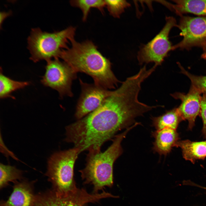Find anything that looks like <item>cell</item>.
Listing matches in <instances>:
<instances>
[{
    "instance_id": "obj_23",
    "label": "cell",
    "mask_w": 206,
    "mask_h": 206,
    "mask_svg": "<svg viewBox=\"0 0 206 206\" xmlns=\"http://www.w3.org/2000/svg\"><path fill=\"white\" fill-rule=\"evenodd\" d=\"M203 53L201 55V58L204 59L206 60V42L202 47Z\"/></svg>"
},
{
    "instance_id": "obj_4",
    "label": "cell",
    "mask_w": 206,
    "mask_h": 206,
    "mask_svg": "<svg viewBox=\"0 0 206 206\" xmlns=\"http://www.w3.org/2000/svg\"><path fill=\"white\" fill-rule=\"evenodd\" d=\"M76 31L72 26L51 33L43 31L39 28L32 29L27 39L30 59L37 62L60 58L62 50L68 48V43L74 39Z\"/></svg>"
},
{
    "instance_id": "obj_8",
    "label": "cell",
    "mask_w": 206,
    "mask_h": 206,
    "mask_svg": "<svg viewBox=\"0 0 206 206\" xmlns=\"http://www.w3.org/2000/svg\"><path fill=\"white\" fill-rule=\"evenodd\" d=\"M177 27L180 30L182 40L173 45V50L202 47L206 42V16L191 17L182 15Z\"/></svg>"
},
{
    "instance_id": "obj_7",
    "label": "cell",
    "mask_w": 206,
    "mask_h": 206,
    "mask_svg": "<svg viewBox=\"0 0 206 206\" xmlns=\"http://www.w3.org/2000/svg\"><path fill=\"white\" fill-rule=\"evenodd\" d=\"M47 62L41 83L45 86L56 90L62 98L65 96H73L72 84L76 78L77 73L67 63L60 61L59 58Z\"/></svg>"
},
{
    "instance_id": "obj_9",
    "label": "cell",
    "mask_w": 206,
    "mask_h": 206,
    "mask_svg": "<svg viewBox=\"0 0 206 206\" xmlns=\"http://www.w3.org/2000/svg\"><path fill=\"white\" fill-rule=\"evenodd\" d=\"M81 92L76 106L75 116L78 120L98 108L112 91L94 83L89 84L79 79Z\"/></svg>"
},
{
    "instance_id": "obj_24",
    "label": "cell",
    "mask_w": 206,
    "mask_h": 206,
    "mask_svg": "<svg viewBox=\"0 0 206 206\" xmlns=\"http://www.w3.org/2000/svg\"><path fill=\"white\" fill-rule=\"evenodd\" d=\"M203 188L204 189H206V187H203Z\"/></svg>"
},
{
    "instance_id": "obj_12",
    "label": "cell",
    "mask_w": 206,
    "mask_h": 206,
    "mask_svg": "<svg viewBox=\"0 0 206 206\" xmlns=\"http://www.w3.org/2000/svg\"><path fill=\"white\" fill-rule=\"evenodd\" d=\"M152 135L154 138L153 150L161 155H166L169 153L179 140L176 130L171 128L156 130L152 132Z\"/></svg>"
},
{
    "instance_id": "obj_10",
    "label": "cell",
    "mask_w": 206,
    "mask_h": 206,
    "mask_svg": "<svg viewBox=\"0 0 206 206\" xmlns=\"http://www.w3.org/2000/svg\"><path fill=\"white\" fill-rule=\"evenodd\" d=\"M201 93L191 85L187 94L176 92L172 94L174 98L180 100L181 103L177 108L183 120L188 122V128L191 130L195 126L197 117L199 115L201 109Z\"/></svg>"
},
{
    "instance_id": "obj_21",
    "label": "cell",
    "mask_w": 206,
    "mask_h": 206,
    "mask_svg": "<svg viewBox=\"0 0 206 206\" xmlns=\"http://www.w3.org/2000/svg\"><path fill=\"white\" fill-rule=\"evenodd\" d=\"M106 7L110 14L115 18H119L125 9L130 6L126 0H104Z\"/></svg>"
},
{
    "instance_id": "obj_2",
    "label": "cell",
    "mask_w": 206,
    "mask_h": 206,
    "mask_svg": "<svg viewBox=\"0 0 206 206\" xmlns=\"http://www.w3.org/2000/svg\"><path fill=\"white\" fill-rule=\"evenodd\" d=\"M71 46L62 51L60 58L76 72L84 73L90 76L94 83L106 89L115 88L119 81L111 69L110 60L104 57L91 41L81 42L75 39Z\"/></svg>"
},
{
    "instance_id": "obj_18",
    "label": "cell",
    "mask_w": 206,
    "mask_h": 206,
    "mask_svg": "<svg viewBox=\"0 0 206 206\" xmlns=\"http://www.w3.org/2000/svg\"><path fill=\"white\" fill-rule=\"evenodd\" d=\"M70 3L72 6L77 7L81 10L83 14L82 20L84 21L86 20L91 8H97L103 14L104 8L106 7L104 1L103 0H71Z\"/></svg>"
},
{
    "instance_id": "obj_16",
    "label": "cell",
    "mask_w": 206,
    "mask_h": 206,
    "mask_svg": "<svg viewBox=\"0 0 206 206\" xmlns=\"http://www.w3.org/2000/svg\"><path fill=\"white\" fill-rule=\"evenodd\" d=\"M152 124L157 130L166 128L176 130L179 124L183 121L177 108L167 111L162 115L152 117Z\"/></svg>"
},
{
    "instance_id": "obj_11",
    "label": "cell",
    "mask_w": 206,
    "mask_h": 206,
    "mask_svg": "<svg viewBox=\"0 0 206 206\" xmlns=\"http://www.w3.org/2000/svg\"><path fill=\"white\" fill-rule=\"evenodd\" d=\"M91 201L86 192L77 189L65 193L56 192L37 206H84Z\"/></svg>"
},
{
    "instance_id": "obj_3",
    "label": "cell",
    "mask_w": 206,
    "mask_h": 206,
    "mask_svg": "<svg viewBox=\"0 0 206 206\" xmlns=\"http://www.w3.org/2000/svg\"><path fill=\"white\" fill-rule=\"evenodd\" d=\"M133 128L132 126L130 127L115 135L111 145L104 151L89 152L86 166L80 172L85 183L93 185L94 193H98L105 186L112 185L114 164L122 152V141Z\"/></svg>"
},
{
    "instance_id": "obj_15",
    "label": "cell",
    "mask_w": 206,
    "mask_h": 206,
    "mask_svg": "<svg viewBox=\"0 0 206 206\" xmlns=\"http://www.w3.org/2000/svg\"><path fill=\"white\" fill-rule=\"evenodd\" d=\"M175 147L180 148L183 158L192 163L206 157V140L193 142L189 140H179Z\"/></svg>"
},
{
    "instance_id": "obj_19",
    "label": "cell",
    "mask_w": 206,
    "mask_h": 206,
    "mask_svg": "<svg viewBox=\"0 0 206 206\" xmlns=\"http://www.w3.org/2000/svg\"><path fill=\"white\" fill-rule=\"evenodd\" d=\"M0 188L2 189L10 182L20 179L22 177V172L16 167L1 163L0 165Z\"/></svg>"
},
{
    "instance_id": "obj_17",
    "label": "cell",
    "mask_w": 206,
    "mask_h": 206,
    "mask_svg": "<svg viewBox=\"0 0 206 206\" xmlns=\"http://www.w3.org/2000/svg\"><path fill=\"white\" fill-rule=\"evenodd\" d=\"M1 69L0 74V98L4 99L12 96L11 94L16 90L22 89L29 85V82L13 80L4 75Z\"/></svg>"
},
{
    "instance_id": "obj_13",
    "label": "cell",
    "mask_w": 206,
    "mask_h": 206,
    "mask_svg": "<svg viewBox=\"0 0 206 206\" xmlns=\"http://www.w3.org/2000/svg\"><path fill=\"white\" fill-rule=\"evenodd\" d=\"M35 196L30 183L23 181L16 183L8 199L1 206H31Z\"/></svg>"
},
{
    "instance_id": "obj_6",
    "label": "cell",
    "mask_w": 206,
    "mask_h": 206,
    "mask_svg": "<svg viewBox=\"0 0 206 206\" xmlns=\"http://www.w3.org/2000/svg\"><path fill=\"white\" fill-rule=\"evenodd\" d=\"M177 25L174 17H166L165 24L161 31L152 40L140 48L137 56L140 65L154 62L157 66L162 64L168 53L173 50V45L169 37L171 29L177 27Z\"/></svg>"
},
{
    "instance_id": "obj_20",
    "label": "cell",
    "mask_w": 206,
    "mask_h": 206,
    "mask_svg": "<svg viewBox=\"0 0 206 206\" xmlns=\"http://www.w3.org/2000/svg\"><path fill=\"white\" fill-rule=\"evenodd\" d=\"M178 64L181 72L190 80L191 86L197 90L201 94H206V75L199 76L193 75L186 70L179 63Z\"/></svg>"
},
{
    "instance_id": "obj_22",
    "label": "cell",
    "mask_w": 206,
    "mask_h": 206,
    "mask_svg": "<svg viewBox=\"0 0 206 206\" xmlns=\"http://www.w3.org/2000/svg\"><path fill=\"white\" fill-rule=\"evenodd\" d=\"M199 115L201 118L203 123L202 134L204 138L206 139V94H203L201 96Z\"/></svg>"
},
{
    "instance_id": "obj_5",
    "label": "cell",
    "mask_w": 206,
    "mask_h": 206,
    "mask_svg": "<svg viewBox=\"0 0 206 206\" xmlns=\"http://www.w3.org/2000/svg\"><path fill=\"white\" fill-rule=\"evenodd\" d=\"M79 150L74 147L53 154L49 159L46 175L54 190L66 193L76 188L74 180V169Z\"/></svg>"
},
{
    "instance_id": "obj_14",
    "label": "cell",
    "mask_w": 206,
    "mask_h": 206,
    "mask_svg": "<svg viewBox=\"0 0 206 206\" xmlns=\"http://www.w3.org/2000/svg\"><path fill=\"white\" fill-rule=\"evenodd\" d=\"M174 4L167 3L166 6L180 16L190 13L206 16V0H173Z\"/></svg>"
},
{
    "instance_id": "obj_25",
    "label": "cell",
    "mask_w": 206,
    "mask_h": 206,
    "mask_svg": "<svg viewBox=\"0 0 206 206\" xmlns=\"http://www.w3.org/2000/svg\"><path fill=\"white\" fill-rule=\"evenodd\" d=\"M84 206H86V205H85Z\"/></svg>"
},
{
    "instance_id": "obj_1",
    "label": "cell",
    "mask_w": 206,
    "mask_h": 206,
    "mask_svg": "<svg viewBox=\"0 0 206 206\" xmlns=\"http://www.w3.org/2000/svg\"><path fill=\"white\" fill-rule=\"evenodd\" d=\"M142 112L135 94L122 85L96 109L67 126L65 140L73 143L80 153L100 151L105 142L119 130L130 127Z\"/></svg>"
}]
</instances>
